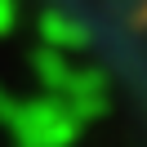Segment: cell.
<instances>
[{
    "label": "cell",
    "instance_id": "6da1fadb",
    "mask_svg": "<svg viewBox=\"0 0 147 147\" xmlns=\"http://www.w3.org/2000/svg\"><path fill=\"white\" fill-rule=\"evenodd\" d=\"M36 27H40V36H45L54 49H85V45H89V27H85V22L63 18V13H54V9L40 13Z\"/></svg>",
    "mask_w": 147,
    "mask_h": 147
},
{
    "label": "cell",
    "instance_id": "7a4b0ae2",
    "mask_svg": "<svg viewBox=\"0 0 147 147\" xmlns=\"http://www.w3.org/2000/svg\"><path fill=\"white\" fill-rule=\"evenodd\" d=\"M36 76H45V85H54L58 94H71V89H76V80H80V71H71V67H67L63 58L54 54V49L36 54Z\"/></svg>",
    "mask_w": 147,
    "mask_h": 147
}]
</instances>
